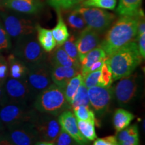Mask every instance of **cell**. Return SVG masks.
Segmentation results:
<instances>
[{
    "mask_svg": "<svg viewBox=\"0 0 145 145\" xmlns=\"http://www.w3.org/2000/svg\"><path fill=\"white\" fill-rule=\"evenodd\" d=\"M137 14L121 16L106 32L100 46L107 56L111 55L137 36Z\"/></svg>",
    "mask_w": 145,
    "mask_h": 145,
    "instance_id": "cell-1",
    "label": "cell"
},
{
    "mask_svg": "<svg viewBox=\"0 0 145 145\" xmlns=\"http://www.w3.org/2000/svg\"><path fill=\"white\" fill-rule=\"evenodd\" d=\"M142 61L137 42L130 41L116 51L108 56V62L112 74L113 81L130 75Z\"/></svg>",
    "mask_w": 145,
    "mask_h": 145,
    "instance_id": "cell-2",
    "label": "cell"
},
{
    "mask_svg": "<svg viewBox=\"0 0 145 145\" xmlns=\"http://www.w3.org/2000/svg\"><path fill=\"white\" fill-rule=\"evenodd\" d=\"M33 108L37 112L59 116L65 110H71L65 98L64 88L52 83L35 97Z\"/></svg>",
    "mask_w": 145,
    "mask_h": 145,
    "instance_id": "cell-3",
    "label": "cell"
},
{
    "mask_svg": "<svg viewBox=\"0 0 145 145\" xmlns=\"http://www.w3.org/2000/svg\"><path fill=\"white\" fill-rule=\"evenodd\" d=\"M13 54L27 67L47 61L46 52L38 42L35 33L18 39Z\"/></svg>",
    "mask_w": 145,
    "mask_h": 145,
    "instance_id": "cell-4",
    "label": "cell"
},
{
    "mask_svg": "<svg viewBox=\"0 0 145 145\" xmlns=\"http://www.w3.org/2000/svg\"><path fill=\"white\" fill-rule=\"evenodd\" d=\"M37 113L26 103L8 101L0 106V120L5 127L24 122H32Z\"/></svg>",
    "mask_w": 145,
    "mask_h": 145,
    "instance_id": "cell-5",
    "label": "cell"
},
{
    "mask_svg": "<svg viewBox=\"0 0 145 145\" xmlns=\"http://www.w3.org/2000/svg\"><path fill=\"white\" fill-rule=\"evenodd\" d=\"M26 81L34 99L37 95L52 85L53 82L48 60L28 67Z\"/></svg>",
    "mask_w": 145,
    "mask_h": 145,
    "instance_id": "cell-6",
    "label": "cell"
},
{
    "mask_svg": "<svg viewBox=\"0 0 145 145\" xmlns=\"http://www.w3.org/2000/svg\"><path fill=\"white\" fill-rule=\"evenodd\" d=\"M75 10L82 16L87 27L99 34L106 31L116 18L114 14L100 8L80 6Z\"/></svg>",
    "mask_w": 145,
    "mask_h": 145,
    "instance_id": "cell-7",
    "label": "cell"
},
{
    "mask_svg": "<svg viewBox=\"0 0 145 145\" xmlns=\"http://www.w3.org/2000/svg\"><path fill=\"white\" fill-rule=\"evenodd\" d=\"M3 135L12 145H34L39 137L32 122H24L6 127Z\"/></svg>",
    "mask_w": 145,
    "mask_h": 145,
    "instance_id": "cell-8",
    "label": "cell"
},
{
    "mask_svg": "<svg viewBox=\"0 0 145 145\" xmlns=\"http://www.w3.org/2000/svg\"><path fill=\"white\" fill-rule=\"evenodd\" d=\"M140 77L137 72L120 79L113 88L118 104L122 106L129 105L136 99L140 88Z\"/></svg>",
    "mask_w": 145,
    "mask_h": 145,
    "instance_id": "cell-9",
    "label": "cell"
},
{
    "mask_svg": "<svg viewBox=\"0 0 145 145\" xmlns=\"http://www.w3.org/2000/svg\"><path fill=\"white\" fill-rule=\"evenodd\" d=\"M32 124L41 141L52 143L61 130L58 116L53 114L38 112Z\"/></svg>",
    "mask_w": 145,
    "mask_h": 145,
    "instance_id": "cell-10",
    "label": "cell"
},
{
    "mask_svg": "<svg viewBox=\"0 0 145 145\" xmlns=\"http://www.w3.org/2000/svg\"><path fill=\"white\" fill-rule=\"evenodd\" d=\"M3 26L10 38L19 39L35 33L36 25L31 20L6 12L1 14Z\"/></svg>",
    "mask_w": 145,
    "mask_h": 145,
    "instance_id": "cell-11",
    "label": "cell"
},
{
    "mask_svg": "<svg viewBox=\"0 0 145 145\" xmlns=\"http://www.w3.org/2000/svg\"><path fill=\"white\" fill-rule=\"evenodd\" d=\"M90 106L98 116L108 111L114 97L112 87L95 86L88 89Z\"/></svg>",
    "mask_w": 145,
    "mask_h": 145,
    "instance_id": "cell-12",
    "label": "cell"
},
{
    "mask_svg": "<svg viewBox=\"0 0 145 145\" xmlns=\"http://www.w3.org/2000/svg\"><path fill=\"white\" fill-rule=\"evenodd\" d=\"M3 88L9 101L28 104V101L34 99L26 79L8 77L3 85Z\"/></svg>",
    "mask_w": 145,
    "mask_h": 145,
    "instance_id": "cell-13",
    "label": "cell"
},
{
    "mask_svg": "<svg viewBox=\"0 0 145 145\" xmlns=\"http://www.w3.org/2000/svg\"><path fill=\"white\" fill-rule=\"evenodd\" d=\"M100 44L99 34L88 27L85 28L76 39L79 62L82 61L86 55Z\"/></svg>",
    "mask_w": 145,
    "mask_h": 145,
    "instance_id": "cell-14",
    "label": "cell"
},
{
    "mask_svg": "<svg viewBox=\"0 0 145 145\" xmlns=\"http://www.w3.org/2000/svg\"><path fill=\"white\" fill-rule=\"evenodd\" d=\"M58 119L61 128L67 132L79 144L81 145L88 144V140H86L79 132L77 126V118L70 110H65L59 114L58 116Z\"/></svg>",
    "mask_w": 145,
    "mask_h": 145,
    "instance_id": "cell-15",
    "label": "cell"
},
{
    "mask_svg": "<svg viewBox=\"0 0 145 145\" xmlns=\"http://www.w3.org/2000/svg\"><path fill=\"white\" fill-rule=\"evenodd\" d=\"M3 6L20 13L34 14L41 10L43 4L40 0H4Z\"/></svg>",
    "mask_w": 145,
    "mask_h": 145,
    "instance_id": "cell-16",
    "label": "cell"
},
{
    "mask_svg": "<svg viewBox=\"0 0 145 145\" xmlns=\"http://www.w3.org/2000/svg\"><path fill=\"white\" fill-rule=\"evenodd\" d=\"M50 67L52 82L63 88L71 78L80 72V69L75 67H67L51 64H50Z\"/></svg>",
    "mask_w": 145,
    "mask_h": 145,
    "instance_id": "cell-17",
    "label": "cell"
},
{
    "mask_svg": "<svg viewBox=\"0 0 145 145\" xmlns=\"http://www.w3.org/2000/svg\"><path fill=\"white\" fill-rule=\"evenodd\" d=\"M48 63L51 65H57L67 67H75L79 69L81 67L80 62L71 59L61 46L54 50L51 56H50Z\"/></svg>",
    "mask_w": 145,
    "mask_h": 145,
    "instance_id": "cell-18",
    "label": "cell"
},
{
    "mask_svg": "<svg viewBox=\"0 0 145 145\" xmlns=\"http://www.w3.org/2000/svg\"><path fill=\"white\" fill-rule=\"evenodd\" d=\"M107 57L108 56L100 45L95 47L93 50L89 52L80 62V73L84 77L88 73L89 69L93 63L100 60L106 59Z\"/></svg>",
    "mask_w": 145,
    "mask_h": 145,
    "instance_id": "cell-19",
    "label": "cell"
},
{
    "mask_svg": "<svg viewBox=\"0 0 145 145\" xmlns=\"http://www.w3.org/2000/svg\"><path fill=\"white\" fill-rule=\"evenodd\" d=\"M116 139L119 145H139V132L136 124L128 126L118 132Z\"/></svg>",
    "mask_w": 145,
    "mask_h": 145,
    "instance_id": "cell-20",
    "label": "cell"
},
{
    "mask_svg": "<svg viewBox=\"0 0 145 145\" xmlns=\"http://www.w3.org/2000/svg\"><path fill=\"white\" fill-rule=\"evenodd\" d=\"M9 68V75L16 79H26L28 67L14 55L10 54L7 59Z\"/></svg>",
    "mask_w": 145,
    "mask_h": 145,
    "instance_id": "cell-21",
    "label": "cell"
},
{
    "mask_svg": "<svg viewBox=\"0 0 145 145\" xmlns=\"http://www.w3.org/2000/svg\"><path fill=\"white\" fill-rule=\"evenodd\" d=\"M37 32V40L42 49L46 52H50L57 46L55 40L52 36V31L48 29L39 26H36Z\"/></svg>",
    "mask_w": 145,
    "mask_h": 145,
    "instance_id": "cell-22",
    "label": "cell"
},
{
    "mask_svg": "<svg viewBox=\"0 0 145 145\" xmlns=\"http://www.w3.org/2000/svg\"><path fill=\"white\" fill-rule=\"evenodd\" d=\"M57 11L58 16L57 24L51 31L57 45L60 46L69 39L70 34L69 33L67 26L64 21V18L63 17L61 10Z\"/></svg>",
    "mask_w": 145,
    "mask_h": 145,
    "instance_id": "cell-23",
    "label": "cell"
},
{
    "mask_svg": "<svg viewBox=\"0 0 145 145\" xmlns=\"http://www.w3.org/2000/svg\"><path fill=\"white\" fill-rule=\"evenodd\" d=\"M135 116L131 112L122 108H118L114 112L113 125L117 132L122 130L130 124Z\"/></svg>",
    "mask_w": 145,
    "mask_h": 145,
    "instance_id": "cell-24",
    "label": "cell"
},
{
    "mask_svg": "<svg viewBox=\"0 0 145 145\" xmlns=\"http://www.w3.org/2000/svg\"><path fill=\"white\" fill-rule=\"evenodd\" d=\"M142 0H120L116 12L120 16H135L140 9Z\"/></svg>",
    "mask_w": 145,
    "mask_h": 145,
    "instance_id": "cell-25",
    "label": "cell"
},
{
    "mask_svg": "<svg viewBox=\"0 0 145 145\" xmlns=\"http://www.w3.org/2000/svg\"><path fill=\"white\" fill-rule=\"evenodd\" d=\"M65 22L67 26L75 32H81L85 28H86V24L82 16L76 10L68 12L65 16Z\"/></svg>",
    "mask_w": 145,
    "mask_h": 145,
    "instance_id": "cell-26",
    "label": "cell"
},
{
    "mask_svg": "<svg viewBox=\"0 0 145 145\" xmlns=\"http://www.w3.org/2000/svg\"><path fill=\"white\" fill-rule=\"evenodd\" d=\"M83 83V77L79 72L75 76L71 78L68 81L64 88V93L65 98L69 104L72 99L75 96L76 92L79 88V86Z\"/></svg>",
    "mask_w": 145,
    "mask_h": 145,
    "instance_id": "cell-27",
    "label": "cell"
},
{
    "mask_svg": "<svg viewBox=\"0 0 145 145\" xmlns=\"http://www.w3.org/2000/svg\"><path fill=\"white\" fill-rule=\"evenodd\" d=\"M71 109L73 110L77 106H83L91 108L89 99L88 93V88L84 86L83 83L79 86L75 96L69 103Z\"/></svg>",
    "mask_w": 145,
    "mask_h": 145,
    "instance_id": "cell-28",
    "label": "cell"
},
{
    "mask_svg": "<svg viewBox=\"0 0 145 145\" xmlns=\"http://www.w3.org/2000/svg\"><path fill=\"white\" fill-rule=\"evenodd\" d=\"M77 123L79 132L86 140L88 141H94L97 138V134L95 129V122L77 120Z\"/></svg>",
    "mask_w": 145,
    "mask_h": 145,
    "instance_id": "cell-29",
    "label": "cell"
},
{
    "mask_svg": "<svg viewBox=\"0 0 145 145\" xmlns=\"http://www.w3.org/2000/svg\"><path fill=\"white\" fill-rule=\"evenodd\" d=\"M116 0H84L81 1V6L113 10L116 8Z\"/></svg>",
    "mask_w": 145,
    "mask_h": 145,
    "instance_id": "cell-30",
    "label": "cell"
},
{
    "mask_svg": "<svg viewBox=\"0 0 145 145\" xmlns=\"http://www.w3.org/2000/svg\"><path fill=\"white\" fill-rule=\"evenodd\" d=\"M73 112L74 115L77 120L94 122H96L95 112L91 108L83 106H77L73 109Z\"/></svg>",
    "mask_w": 145,
    "mask_h": 145,
    "instance_id": "cell-31",
    "label": "cell"
},
{
    "mask_svg": "<svg viewBox=\"0 0 145 145\" xmlns=\"http://www.w3.org/2000/svg\"><path fill=\"white\" fill-rule=\"evenodd\" d=\"M76 39L77 38L75 35H71L61 46L71 59L79 61V54L76 46Z\"/></svg>",
    "mask_w": 145,
    "mask_h": 145,
    "instance_id": "cell-32",
    "label": "cell"
},
{
    "mask_svg": "<svg viewBox=\"0 0 145 145\" xmlns=\"http://www.w3.org/2000/svg\"><path fill=\"white\" fill-rule=\"evenodd\" d=\"M82 1L83 0H48V2L56 10H61L72 8Z\"/></svg>",
    "mask_w": 145,
    "mask_h": 145,
    "instance_id": "cell-33",
    "label": "cell"
},
{
    "mask_svg": "<svg viewBox=\"0 0 145 145\" xmlns=\"http://www.w3.org/2000/svg\"><path fill=\"white\" fill-rule=\"evenodd\" d=\"M112 82H113V79H112V71L106 59L101 69L100 86L110 87Z\"/></svg>",
    "mask_w": 145,
    "mask_h": 145,
    "instance_id": "cell-34",
    "label": "cell"
},
{
    "mask_svg": "<svg viewBox=\"0 0 145 145\" xmlns=\"http://www.w3.org/2000/svg\"><path fill=\"white\" fill-rule=\"evenodd\" d=\"M100 74L101 70L89 72L83 77V84L87 88L92 87L100 86Z\"/></svg>",
    "mask_w": 145,
    "mask_h": 145,
    "instance_id": "cell-35",
    "label": "cell"
},
{
    "mask_svg": "<svg viewBox=\"0 0 145 145\" xmlns=\"http://www.w3.org/2000/svg\"><path fill=\"white\" fill-rule=\"evenodd\" d=\"M52 144L53 145H81L62 128Z\"/></svg>",
    "mask_w": 145,
    "mask_h": 145,
    "instance_id": "cell-36",
    "label": "cell"
},
{
    "mask_svg": "<svg viewBox=\"0 0 145 145\" xmlns=\"http://www.w3.org/2000/svg\"><path fill=\"white\" fill-rule=\"evenodd\" d=\"M12 46L11 38L0 22V50L10 49Z\"/></svg>",
    "mask_w": 145,
    "mask_h": 145,
    "instance_id": "cell-37",
    "label": "cell"
},
{
    "mask_svg": "<svg viewBox=\"0 0 145 145\" xmlns=\"http://www.w3.org/2000/svg\"><path fill=\"white\" fill-rule=\"evenodd\" d=\"M9 77V68L7 60L0 57V86H3Z\"/></svg>",
    "mask_w": 145,
    "mask_h": 145,
    "instance_id": "cell-38",
    "label": "cell"
},
{
    "mask_svg": "<svg viewBox=\"0 0 145 145\" xmlns=\"http://www.w3.org/2000/svg\"><path fill=\"white\" fill-rule=\"evenodd\" d=\"M93 145H119L115 136H108L101 138H96Z\"/></svg>",
    "mask_w": 145,
    "mask_h": 145,
    "instance_id": "cell-39",
    "label": "cell"
},
{
    "mask_svg": "<svg viewBox=\"0 0 145 145\" xmlns=\"http://www.w3.org/2000/svg\"><path fill=\"white\" fill-rule=\"evenodd\" d=\"M138 48L142 59L145 58V33L138 36Z\"/></svg>",
    "mask_w": 145,
    "mask_h": 145,
    "instance_id": "cell-40",
    "label": "cell"
},
{
    "mask_svg": "<svg viewBox=\"0 0 145 145\" xmlns=\"http://www.w3.org/2000/svg\"><path fill=\"white\" fill-rule=\"evenodd\" d=\"M106 59L100 60V61H97V62H95V63H93V64L91 65V67L89 68V69L88 73L91 72L95 71L101 70V67H102V66H103V65H104L105 61H106Z\"/></svg>",
    "mask_w": 145,
    "mask_h": 145,
    "instance_id": "cell-41",
    "label": "cell"
},
{
    "mask_svg": "<svg viewBox=\"0 0 145 145\" xmlns=\"http://www.w3.org/2000/svg\"><path fill=\"white\" fill-rule=\"evenodd\" d=\"M8 101L9 99L8 98V97H7L6 93H5L3 86H0V106L5 104V103L8 102Z\"/></svg>",
    "mask_w": 145,
    "mask_h": 145,
    "instance_id": "cell-42",
    "label": "cell"
},
{
    "mask_svg": "<svg viewBox=\"0 0 145 145\" xmlns=\"http://www.w3.org/2000/svg\"><path fill=\"white\" fill-rule=\"evenodd\" d=\"M0 145H12L10 142L7 140V139L3 137V132L0 136Z\"/></svg>",
    "mask_w": 145,
    "mask_h": 145,
    "instance_id": "cell-43",
    "label": "cell"
},
{
    "mask_svg": "<svg viewBox=\"0 0 145 145\" xmlns=\"http://www.w3.org/2000/svg\"><path fill=\"white\" fill-rule=\"evenodd\" d=\"M34 145H53V144H52V143H51V142L39 140V141H38V142H36Z\"/></svg>",
    "mask_w": 145,
    "mask_h": 145,
    "instance_id": "cell-44",
    "label": "cell"
},
{
    "mask_svg": "<svg viewBox=\"0 0 145 145\" xmlns=\"http://www.w3.org/2000/svg\"><path fill=\"white\" fill-rule=\"evenodd\" d=\"M4 128H5V126H4V125L3 124V123L1 122V120H0V131H3V130H4Z\"/></svg>",
    "mask_w": 145,
    "mask_h": 145,
    "instance_id": "cell-45",
    "label": "cell"
},
{
    "mask_svg": "<svg viewBox=\"0 0 145 145\" xmlns=\"http://www.w3.org/2000/svg\"><path fill=\"white\" fill-rule=\"evenodd\" d=\"M3 1H4V0H0V7L3 6Z\"/></svg>",
    "mask_w": 145,
    "mask_h": 145,
    "instance_id": "cell-46",
    "label": "cell"
},
{
    "mask_svg": "<svg viewBox=\"0 0 145 145\" xmlns=\"http://www.w3.org/2000/svg\"><path fill=\"white\" fill-rule=\"evenodd\" d=\"M3 132V131H2ZM2 132L1 131H0V136H1V133H2Z\"/></svg>",
    "mask_w": 145,
    "mask_h": 145,
    "instance_id": "cell-47",
    "label": "cell"
}]
</instances>
